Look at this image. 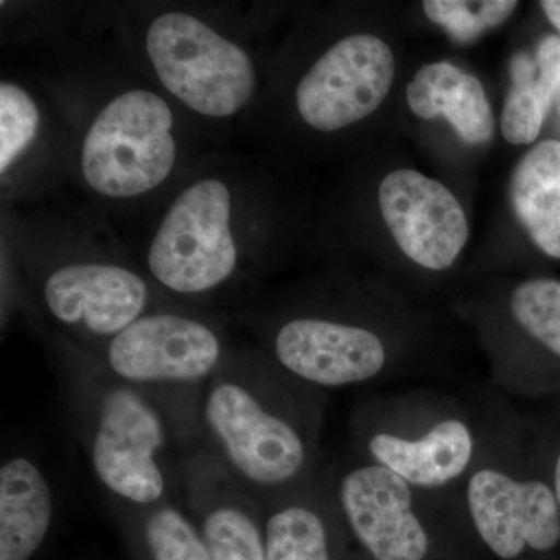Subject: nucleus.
Masks as SVG:
<instances>
[{"instance_id": "21", "label": "nucleus", "mask_w": 560, "mask_h": 560, "mask_svg": "<svg viewBox=\"0 0 560 560\" xmlns=\"http://www.w3.org/2000/svg\"><path fill=\"white\" fill-rule=\"evenodd\" d=\"M151 560H212L180 501L143 511H127Z\"/></svg>"}, {"instance_id": "10", "label": "nucleus", "mask_w": 560, "mask_h": 560, "mask_svg": "<svg viewBox=\"0 0 560 560\" xmlns=\"http://www.w3.org/2000/svg\"><path fill=\"white\" fill-rule=\"evenodd\" d=\"M331 495L341 521L374 560H425L431 530L425 512L431 493L412 488L377 464L359 463L340 471Z\"/></svg>"}, {"instance_id": "16", "label": "nucleus", "mask_w": 560, "mask_h": 560, "mask_svg": "<svg viewBox=\"0 0 560 560\" xmlns=\"http://www.w3.org/2000/svg\"><path fill=\"white\" fill-rule=\"evenodd\" d=\"M54 512V490L38 464L22 455L3 459L0 560H31L49 533Z\"/></svg>"}, {"instance_id": "20", "label": "nucleus", "mask_w": 560, "mask_h": 560, "mask_svg": "<svg viewBox=\"0 0 560 560\" xmlns=\"http://www.w3.org/2000/svg\"><path fill=\"white\" fill-rule=\"evenodd\" d=\"M511 318L547 360V397H560V280L530 279L510 298Z\"/></svg>"}, {"instance_id": "5", "label": "nucleus", "mask_w": 560, "mask_h": 560, "mask_svg": "<svg viewBox=\"0 0 560 560\" xmlns=\"http://www.w3.org/2000/svg\"><path fill=\"white\" fill-rule=\"evenodd\" d=\"M176 158L171 106L154 92L132 90L114 97L92 121L80 165L92 190L132 198L161 186Z\"/></svg>"}, {"instance_id": "4", "label": "nucleus", "mask_w": 560, "mask_h": 560, "mask_svg": "<svg viewBox=\"0 0 560 560\" xmlns=\"http://www.w3.org/2000/svg\"><path fill=\"white\" fill-rule=\"evenodd\" d=\"M352 434L361 459L425 492L464 485L493 451L475 416L440 397L371 401L352 419Z\"/></svg>"}, {"instance_id": "7", "label": "nucleus", "mask_w": 560, "mask_h": 560, "mask_svg": "<svg viewBox=\"0 0 560 560\" xmlns=\"http://www.w3.org/2000/svg\"><path fill=\"white\" fill-rule=\"evenodd\" d=\"M231 219L232 195L223 180L190 184L172 202L151 242V278L178 296L215 293L230 282L241 257Z\"/></svg>"}, {"instance_id": "2", "label": "nucleus", "mask_w": 560, "mask_h": 560, "mask_svg": "<svg viewBox=\"0 0 560 560\" xmlns=\"http://www.w3.org/2000/svg\"><path fill=\"white\" fill-rule=\"evenodd\" d=\"M66 368L92 471L119 510H150L179 499L184 452L161 408L79 350L68 348Z\"/></svg>"}, {"instance_id": "9", "label": "nucleus", "mask_w": 560, "mask_h": 560, "mask_svg": "<svg viewBox=\"0 0 560 560\" xmlns=\"http://www.w3.org/2000/svg\"><path fill=\"white\" fill-rule=\"evenodd\" d=\"M149 283L121 265L75 261L47 272L39 302L68 348L92 352L149 312Z\"/></svg>"}, {"instance_id": "18", "label": "nucleus", "mask_w": 560, "mask_h": 560, "mask_svg": "<svg viewBox=\"0 0 560 560\" xmlns=\"http://www.w3.org/2000/svg\"><path fill=\"white\" fill-rule=\"evenodd\" d=\"M510 198L537 248L560 260V142L544 140L512 172Z\"/></svg>"}, {"instance_id": "1", "label": "nucleus", "mask_w": 560, "mask_h": 560, "mask_svg": "<svg viewBox=\"0 0 560 560\" xmlns=\"http://www.w3.org/2000/svg\"><path fill=\"white\" fill-rule=\"evenodd\" d=\"M319 394L275 363L228 357L202 396L197 447L256 499L300 488L315 478Z\"/></svg>"}, {"instance_id": "23", "label": "nucleus", "mask_w": 560, "mask_h": 560, "mask_svg": "<svg viewBox=\"0 0 560 560\" xmlns=\"http://www.w3.org/2000/svg\"><path fill=\"white\" fill-rule=\"evenodd\" d=\"M514 0L488 2H460V0H427L423 11L434 24L441 25L458 43L469 44L480 38L482 32L503 24L514 13Z\"/></svg>"}, {"instance_id": "6", "label": "nucleus", "mask_w": 560, "mask_h": 560, "mask_svg": "<svg viewBox=\"0 0 560 560\" xmlns=\"http://www.w3.org/2000/svg\"><path fill=\"white\" fill-rule=\"evenodd\" d=\"M145 49L162 86L201 116H235L256 92L249 55L190 14L158 16L147 32Z\"/></svg>"}, {"instance_id": "19", "label": "nucleus", "mask_w": 560, "mask_h": 560, "mask_svg": "<svg viewBox=\"0 0 560 560\" xmlns=\"http://www.w3.org/2000/svg\"><path fill=\"white\" fill-rule=\"evenodd\" d=\"M511 90L501 114V132L512 145L539 138L560 92V38L540 40L536 54H517L510 62Z\"/></svg>"}, {"instance_id": "3", "label": "nucleus", "mask_w": 560, "mask_h": 560, "mask_svg": "<svg viewBox=\"0 0 560 560\" xmlns=\"http://www.w3.org/2000/svg\"><path fill=\"white\" fill-rule=\"evenodd\" d=\"M81 353L153 400L184 453L197 447L202 396L228 360L212 326L180 313L150 312L102 348Z\"/></svg>"}, {"instance_id": "15", "label": "nucleus", "mask_w": 560, "mask_h": 560, "mask_svg": "<svg viewBox=\"0 0 560 560\" xmlns=\"http://www.w3.org/2000/svg\"><path fill=\"white\" fill-rule=\"evenodd\" d=\"M267 560H331V490L311 481L279 495L257 499Z\"/></svg>"}, {"instance_id": "17", "label": "nucleus", "mask_w": 560, "mask_h": 560, "mask_svg": "<svg viewBox=\"0 0 560 560\" xmlns=\"http://www.w3.org/2000/svg\"><path fill=\"white\" fill-rule=\"evenodd\" d=\"M408 106L423 120L444 116L466 142L486 143L495 119L481 81L448 62L423 66L407 88Z\"/></svg>"}, {"instance_id": "11", "label": "nucleus", "mask_w": 560, "mask_h": 560, "mask_svg": "<svg viewBox=\"0 0 560 560\" xmlns=\"http://www.w3.org/2000/svg\"><path fill=\"white\" fill-rule=\"evenodd\" d=\"M394 75V55L382 39L366 33L350 35L305 73L296 90L298 110L315 130H342L382 105Z\"/></svg>"}, {"instance_id": "24", "label": "nucleus", "mask_w": 560, "mask_h": 560, "mask_svg": "<svg viewBox=\"0 0 560 560\" xmlns=\"http://www.w3.org/2000/svg\"><path fill=\"white\" fill-rule=\"evenodd\" d=\"M547 422L537 431L533 458L550 481L560 508V397Z\"/></svg>"}, {"instance_id": "13", "label": "nucleus", "mask_w": 560, "mask_h": 560, "mask_svg": "<svg viewBox=\"0 0 560 560\" xmlns=\"http://www.w3.org/2000/svg\"><path fill=\"white\" fill-rule=\"evenodd\" d=\"M179 501L212 560H267L259 501L205 448L180 458Z\"/></svg>"}, {"instance_id": "14", "label": "nucleus", "mask_w": 560, "mask_h": 560, "mask_svg": "<svg viewBox=\"0 0 560 560\" xmlns=\"http://www.w3.org/2000/svg\"><path fill=\"white\" fill-rule=\"evenodd\" d=\"M381 210L401 253L427 270L451 268L469 238L466 212L444 184L400 168L381 184Z\"/></svg>"}, {"instance_id": "8", "label": "nucleus", "mask_w": 560, "mask_h": 560, "mask_svg": "<svg viewBox=\"0 0 560 560\" xmlns=\"http://www.w3.org/2000/svg\"><path fill=\"white\" fill-rule=\"evenodd\" d=\"M489 455L463 485V506L482 544L503 560L560 545V508L536 460Z\"/></svg>"}, {"instance_id": "25", "label": "nucleus", "mask_w": 560, "mask_h": 560, "mask_svg": "<svg viewBox=\"0 0 560 560\" xmlns=\"http://www.w3.org/2000/svg\"><path fill=\"white\" fill-rule=\"evenodd\" d=\"M540 7L551 24L560 32V0H544L540 2Z\"/></svg>"}, {"instance_id": "12", "label": "nucleus", "mask_w": 560, "mask_h": 560, "mask_svg": "<svg viewBox=\"0 0 560 560\" xmlns=\"http://www.w3.org/2000/svg\"><path fill=\"white\" fill-rule=\"evenodd\" d=\"M272 363L294 381L320 390L377 382L389 353L375 331L324 318H294L279 327Z\"/></svg>"}, {"instance_id": "22", "label": "nucleus", "mask_w": 560, "mask_h": 560, "mask_svg": "<svg viewBox=\"0 0 560 560\" xmlns=\"http://www.w3.org/2000/svg\"><path fill=\"white\" fill-rule=\"evenodd\" d=\"M40 114L24 88L11 81L0 84V173L5 176L31 149L38 135Z\"/></svg>"}]
</instances>
